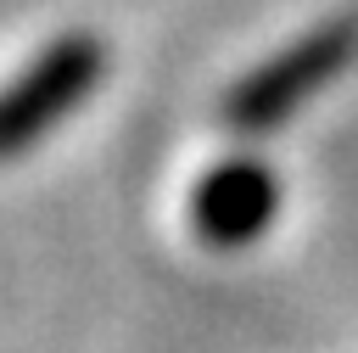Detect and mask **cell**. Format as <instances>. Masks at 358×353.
Listing matches in <instances>:
<instances>
[{"label":"cell","instance_id":"3","mask_svg":"<svg viewBox=\"0 0 358 353\" xmlns=\"http://www.w3.org/2000/svg\"><path fill=\"white\" fill-rule=\"evenodd\" d=\"M274 207H280L274 168L263 157H229V162L201 174V185L190 196V230H196V241L235 252L268 230Z\"/></svg>","mask_w":358,"mask_h":353},{"label":"cell","instance_id":"1","mask_svg":"<svg viewBox=\"0 0 358 353\" xmlns=\"http://www.w3.org/2000/svg\"><path fill=\"white\" fill-rule=\"evenodd\" d=\"M106 73V45L95 34H62L50 39L6 90H0V162L39 146L67 112L90 101V90Z\"/></svg>","mask_w":358,"mask_h":353},{"label":"cell","instance_id":"2","mask_svg":"<svg viewBox=\"0 0 358 353\" xmlns=\"http://www.w3.org/2000/svg\"><path fill=\"white\" fill-rule=\"evenodd\" d=\"M352 56H358V17H341V22H324V28L302 34L296 45H285L280 56H268L263 67H252V73L229 90L224 123L241 129V134L274 129V123L291 118L302 101H313Z\"/></svg>","mask_w":358,"mask_h":353}]
</instances>
